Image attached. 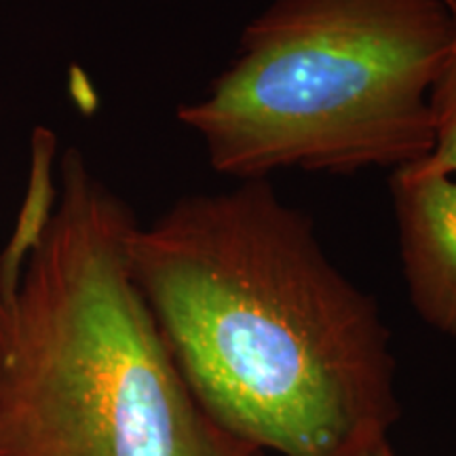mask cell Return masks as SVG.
I'll list each match as a JSON object with an SVG mask.
<instances>
[{"label":"cell","mask_w":456,"mask_h":456,"mask_svg":"<svg viewBox=\"0 0 456 456\" xmlns=\"http://www.w3.org/2000/svg\"><path fill=\"white\" fill-rule=\"evenodd\" d=\"M140 222L78 148L11 283H0V456H265L201 408L129 260Z\"/></svg>","instance_id":"7a4b0ae2"},{"label":"cell","mask_w":456,"mask_h":456,"mask_svg":"<svg viewBox=\"0 0 456 456\" xmlns=\"http://www.w3.org/2000/svg\"><path fill=\"white\" fill-rule=\"evenodd\" d=\"M131 273L188 389L232 437L349 456L399 419L379 302L269 180L180 197L129 241Z\"/></svg>","instance_id":"6da1fadb"},{"label":"cell","mask_w":456,"mask_h":456,"mask_svg":"<svg viewBox=\"0 0 456 456\" xmlns=\"http://www.w3.org/2000/svg\"><path fill=\"white\" fill-rule=\"evenodd\" d=\"M391 199L410 302L427 326L456 338V178L397 169Z\"/></svg>","instance_id":"277c9868"},{"label":"cell","mask_w":456,"mask_h":456,"mask_svg":"<svg viewBox=\"0 0 456 456\" xmlns=\"http://www.w3.org/2000/svg\"><path fill=\"white\" fill-rule=\"evenodd\" d=\"M454 17V45L446 64L433 83L429 104L433 114V148L420 163L402 167L412 175H450L456 178V0L450 4Z\"/></svg>","instance_id":"5b68a950"},{"label":"cell","mask_w":456,"mask_h":456,"mask_svg":"<svg viewBox=\"0 0 456 456\" xmlns=\"http://www.w3.org/2000/svg\"><path fill=\"white\" fill-rule=\"evenodd\" d=\"M452 0H273L175 117L214 171L353 175L420 163L429 95L454 45Z\"/></svg>","instance_id":"3957f363"},{"label":"cell","mask_w":456,"mask_h":456,"mask_svg":"<svg viewBox=\"0 0 456 456\" xmlns=\"http://www.w3.org/2000/svg\"><path fill=\"white\" fill-rule=\"evenodd\" d=\"M349 456H395L393 452L389 437H379V440L366 444V446L357 448L355 452H351Z\"/></svg>","instance_id":"8992f818"}]
</instances>
